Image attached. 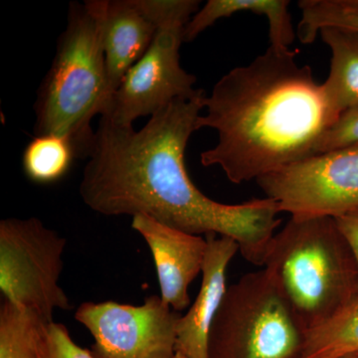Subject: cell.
Returning <instances> with one entry per match:
<instances>
[{"label":"cell","instance_id":"obj_21","mask_svg":"<svg viewBox=\"0 0 358 358\" xmlns=\"http://www.w3.org/2000/svg\"><path fill=\"white\" fill-rule=\"evenodd\" d=\"M44 358H96L91 350L78 345L67 327L59 322L47 327L44 345Z\"/></svg>","mask_w":358,"mask_h":358},{"label":"cell","instance_id":"obj_15","mask_svg":"<svg viewBox=\"0 0 358 358\" xmlns=\"http://www.w3.org/2000/svg\"><path fill=\"white\" fill-rule=\"evenodd\" d=\"M48 324L32 310L4 300L0 308V358H44Z\"/></svg>","mask_w":358,"mask_h":358},{"label":"cell","instance_id":"obj_25","mask_svg":"<svg viewBox=\"0 0 358 358\" xmlns=\"http://www.w3.org/2000/svg\"><path fill=\"white\" fill-rule=\"evenodd\" d=\"M174 358H186V357H185V355H181L180 352H176V357H174Z\"/></svg>","mask_w":358,"mask_h":358},{"label":"cell","instance_id":"obj_10","mask_svg":"<svg viewBox=\"0 0 358 358\" xmlns=\"http://www.w3.org/2000/svg\"><path fill=\"white\" fill-rule=\"evenodd\" d=\"M131 228L147 242L159 279L160 298L176 312L189 307V287L202 273L206 256V237L160 223L145 215H136Z\"/></svg>","mask_w":358,"mask_h":358},{"label":"cell","instance_id":"obj_3","mask_svg":"<svg viewBox=\"0 0 358 358\" xmlns=\"http://www.w3.org/2000/svg\"><path fill=\"white\" fill-rule=\"evenodd\" d=\"M108 0L71 3L50 70L38 90L35 136L55 134L88 157L95 131L92 121L109 109L112 94L103 53Z\"/></svg>","mask_w":358,"mask_h":358},{"label":"cell","instance_id":"obj_14","mask_svg":"<svg viewBox=\"0 0 358 358\" xmlns=\"http://www.w3.org/2000/svg\"><path fill=\"white\" fill-rule=\"evenodd\" d=\"M331 52V69L324 93L334 112L358 109V31L327 26L320 31Z\"/></svg>","mask_w":358,"mask_h":358},{"label":"cell","instance_id":"obj_13","mask_svg":"<svg viewBox=\"0 0 358 358\" xmlns=\"http://www.w3.org/2000/svg\"><path fill=\"white\" fill-rule=\"evenodd\" d=\"M289 6L288 0H209L185 26L183 42L193 41L221 18L251 11L267 17L271 47L278 50L289 49L294 39Z\"/></svg>","mask_w":358,"mask_h":358},{"label":"cell","instance_id":"obj_9","mask_svg":"<svg viewBox=\"0 0 358 358\" xmlns=\"http://www.w3.org/2000/svg\"><path fill=\"white\" fill-rule=\"evenodd\" d=\"M185 28L157 30L150 48L128 71L101 117L117 124L131 127L136 120L152 117L176 99L192 98L196 77L180 65Z\"/></svg>","mask_w":358,"mask_h":358},{"label":"cell","instance_id":"obj_7","mask_svg":"<svg viewBox=\"0 0 358 358\" xmlns=\"http://www.w3.org/2000/svg\"><path fill=\"white\" fill-rule=\"evenodd\" d=\"M257 183L291 217H341L358 208V143L292 162Z\"/></svg>","mask_w":358,"mask_h":358},{"label":"cell","instance_id":"obj_6","mask_svg":"<svg viewBox=\"0 0 358 358\" xmlns=\"http://www.w3.org/2000/svg\"><path fill=\"white\" fill-rule=\"evenodd\" d=\"M66 239L40 219L0 221V291L4 300L53 322L56 310L72 308L59 285Z\"/></svg>","mask_w":358,"mask_h":358},{"label":"cell","instance_id":"obj_18","mask_svg":"<svg viewBox=\"0 0 358 358\" xmlns=\"http://www.w3.org/2000/svg\"><path fill=\"white\" fill-rule=\"evenodd\" d=\"M299 7L303 13L298 26L301 43H313L327 26L358 31V11L343 6L341 0H303Z\"/></svg>","mask_w":358,"mask_h":358},{"label":"cell","instance_id":"obj_19","mask_svg":"<svg viewBox=\"0 0 358 358\" xmlns=\"http://www.w3.org/2000/svg\"><path fill=\"white\" fill-rule=\"evenodd\" d=\"M136 6L157 30L185 28L199 11L200 1L195 0H136Z\"/></svg>","mask_w":358,"mask_h":358},{"label":"cell","instance_id":"obj_11","mask_svg":"<svg viewBox=\"0 0 358 358\" xmlns=\"http://www.w3.org/2000/svg\"><path fill=\"white\" fill-rule=\"evenodd\" d=\"M206 256L199 294L178 326L176 352L186 358H209L208 338L227 291V270L239 245L231 238L207 235Z\"/></svg>","mask_w":358,"mask_h":358},{"label":"cell","instance_id":"obj_22","mask_svg":"<svg viewBox=\"0 0 358 358\" xmlns=\"http://www.w3.org/2000/svg\"><path fill=\"white\" fill-rule=\"evenodd\" d=\"M343 237L350 245L358 267V208L336 218Z\"/></svg>","mask_w":358,"mask_h":358},{"label":"cell","instance_id":"obj_24","mask_svg":"<svg viewBox=\"0 0 358 358\" xmlns=\"http://www.w3.org/2000/svg\"><path fill=\"white\" fill-rule=\"evenodd\" d=\"M343 358H358V353H353V355H348Z\"/></svg>","mask_w":358,"mask_h":358},{"label":"cell","instance_id":"obj_16","mask_svg":"<svg viewBox=\"0 0 358 358\" xmlns=\"http://www.w3.org/2000/svg\"><path fill=\"white\" fill-rule=\"evenodd\" d=\"M358 353V296L322 326L306 334L300 358H343Z\"/></svg>","mask_w":358,"mask_h":358},{"label":"cell","instance_id":"obj_5","mask_svg":"<svg viewBox=\"0 0 358 358\" xmlns=\"http://www.w3.org/2000/svg\"><path fill=\"white\" fill-rule=\"evenodd\" d=\"M306 331L264 268L230 285L208 338L209 358H300Z\"/></svg>","mask_w":358,"mask_h":358},{"label":"cell","instance_id":"obj_4","mask_svg":"<svg viewBox=\"0 0 358 358\" xmlns=\"http://www.w3.org/2000/svg\"><path fill=\"white\" fill-rule=\"evenodd\" d=\"M264 270L306 334L358 296V267L331 217H291L271 240Z\"/></svg>","mask_w":358,"mask_h":358},{"label":"cell","instance_id":"obj_20","mask_svg":"<svg viewBox=\"0 0 358 358\" xmlns=\"http://www.w3.org/2000/svg\"><path fill=\"white\" fill-rule=\"evenodd\" d=\"M358 143V109L345 110L339 115L320 138L317 155Z\"/></svg>","mask_w":358,"mask_h":358},{"label":"cell","instance_id":"obj_23","mask_svg":"<svg viewBox=\"0 0 358 358\" xmlns=\"http://www.w3.org/2000/svg\"><path fill=\"white\" fill-rule=\"evenodd\" d=\"M341 2L348 8L358 11V0H341Z\"/></svg>","mask_w":358,"mask_h":358},{"label":"cell","instance_id":"obj_2","mask_svg":"<svg viewBox=\"0 0 358 358\" xmlns=\"http://www.w3.org/2000/svg\"><path fill=\"white\" fill-rule=\"evenodd\" d=\"M298 50L268 47L249 65L234 68L204 101L197 129L217 133V143L200 155L235 185L259 178L317 155L320 138L339 115Z\"/></svg>","mask_w":358,"mask_h":358},{"label":"cell","instance_id":"obj_8","mask_svg":"<svg viewBox=\"0 0 358 358\" xmlns=\"http://www.w3.org/2000/svg\"><path fill=\"white\" fill-rule=\"evenodd\" d=\"M180 317L157 294L141 306L86 301L75 313L95 339L96 358H174Z\"/></svg>","mask_w":358,"mask_h":358},{"label":"cell","instance_id":"obj_17","mask_svg":"<svg viewBox=\"0 0 358 358\" xmlns=\"http://www.w3.org/2000/svg\"><path fill=\"white\" fill-rule=\"evenodd\" d=\"M72 143L55 134L35 136L25 148L22 166L30 180L41 185L64 178L77 159Z\"/></svg>","mask_w":358,"mask_h":358},{"label":"cell","instance_id":"obj_12","mask_svg":"<svg viewBox=\"0 0 358 358\" xmlns=\"http://www.w3.org/2000/svg\"><path fill=\"white\" fill-rule=\"evenodd\" d=\"M157 28L143 15L136 0L108 1L103 28V53L110 94L128 71L150 48Z\"/></svg>","mask_w":358,"mask_h":358},{"label":"cell","instance_id":"obj_1","mask_svg":"<svg viewBox=\"0 0 358 358\" xmlns=\"http://www.w3.org/2000/svg\"><path fill=\"white\" fill-rule=\"evenodd\" d=\"M206 94L176 99L143 128L101 117L83 176L80 196L103 216L145 215L193 235L231 238L245 260L262 267L281 224L272 199L224 204L203 194L188 176L185 155L204 109Z\"/></svg>","mask_w":358,"mask_h":358}]
</instances>
